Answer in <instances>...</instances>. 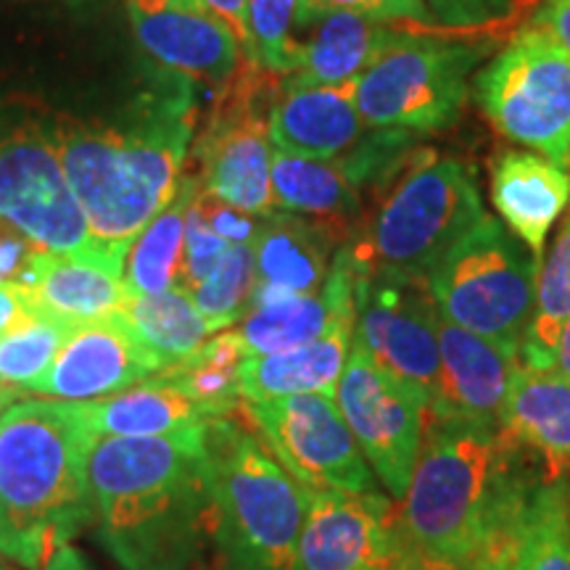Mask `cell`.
<instances>
[{"mask_svg":"<svg viewBox=\"0 0 570 570\" xmlns=\"http://www.w3.org/2000/svg\"><path fill=\"white\" fill-rule=\"evenodd\" d=\"M98 537L122 570H188L212 525L206 423L167 436H98Z\"/></svg>","mask_w":570,"mask_h":570,"instance_id":"cell-1","label":"cell"},{"mask_svg":"<svg viewBox=\"0 0 570 570\" xmlns=\"http://www.w3.org/2000/svg\"><path fill=\"white\" fill-rule=\"evenodd\" d=\"M544 473L537 458L502 428L425 412L402 525L410 547L454 562L481 558L515 520Z\"/></svg>","mask_w":570,"mask_h":570,"instance_id":"cell-2","label":"cell"},{"mask_svg":"<svg viewBox=\"0 0 570 570\" xmlns=\"http://www.w3.org/2000/svg\"><path fill=\"white\" fill-rule=\"evenodd\" d=\"M188 82L190 77L177 75L173 90L148 98L127 127L59 125L51 130L92 238L119 259L180 188L194 138Z\"/></svg>","mask_w":570,"mask_h":570,"instance_id":"cell-3","label":"cell"},{"mask_svg":"<svg viewBox=\"0 0 570 570\" xmlns=\"http://www.w3.org/2000/svg\"><path fill=\"white\" fill-rule=\"evenodd\" d=\"M80 402L21 399L0 415V554L42 570L92 523L90 449Z\"/></svg>","mask_w":570,"mask_h":570,"instance_id":"cell-4","label":"cell"},{"mask_svg":"<svg viewBox=\"0 0 570 570\" xmlns=\"http://www.w3.org/2000/svg\"><path fill=\"white\" fill-rule=\"evenodd\" d=\"M217 570H302L304 489L269 446L227 417L206 423Z\"/></svg>","mask_w":570,"mask_h":570,"instance_id":"cell-5","label":"cell"},{"mask_svg":"<svg viewBox=\"0 0 570 570\" xmlns=\"http://www.w3.org/2000/svg\"><path fill=\"white\" fill-rule=\"evenodd\" d=\"M541 259L497 217L481 219L428 275L441 317L518 360L537 302Z\"/></svg>","mask_w":570,"mask_h":570,"instance_id":"cell-6","label":"cell"},{"mask_svg":"<svg viewBox=\"0 0 570 570\" xmlns=\"http://www.w3.org/2000/svg\"><path fill=\"white\" fill-rule=\"evenodd\" d=\"M481 46L433 35L396 32L354 80V101L370 130L425 135L460 117L468 80L483 61Z\"/></svg>","mask_w":570,"mask_h":570,"instance_id":"cell-7","label":"cell"},{"mask_svg":"<svg viewBox=\"0 0 570 570\" xmlns=\"http://www.w3.org/2000/svg\"><path fill=\"white\" fill-rule=\"evenodd\" d=\"M483 217L487 206L470 164L423 161L383 202L360 244L373 267L428 277Z\"/></svg>","mask_w":570,"mask_h":570,"instance_id":"cell-8","label":"cell"},{"mask_svg":"<svg viewBox=\"0 0 570 570\" xmlns=\"http://www.w3.org/2000/svg\"><path fill=\"white\" fill-rule=\"evenodd\" d=\"M499 135L570 167V53L539 27H523L473 82Z\"/></svg>","mask_w":570,"mask_h":570,"instance_id":"cell-9","label":"cell"},{"mask_svg":"<svg viewBox=\"0 0 570 570\" xmlns=\"http://www.w3.org/2000/svg\"><path fill=\"white\" fill-rule=\"evenodd\" d=\"M0 219L40 252L75 256L122 275L125 259L92 238L51 130L21 127L0 135Z\"/></svg>","mask_w":570,"mask_h":570,"instance_id":"cell-10","label":"cell"},{"mask_svg":"<svg viewBox=\"0 0 570 570\" xmlns=\"http://www.w3.org/2000/svg\"><path fill=\"white\" fill-rule=\"evenodd\" d=\"M354 252V338L377 365L415 383L431 402L439 386V309L428 277L373 267L362 244Z\"/></svg>","mask_w":570,"mask_h":570,"instance_id":"cell-11","label":"cell"},{"mask_svg":"<svg viewBox=\"0 0 570 570\" xmlns=\"http://www.w3.org/2000/svg\"><path fill=\"white\" fill-rule=\"evenodd\" d=\"M336 404L377 483L402 502L425 436V391L383 370L354 338Z\"/></svg>","mask_w":570,"mask_h":570,"instance_id":"cell-12","label":"cell"},{"mask_svg":"<svg viewBox=\"0 0 570 570\" xmlns=\"http://www.w3.org/2000/svg\"><path fill=\"white\" fill-rule=\"evenodd\" d=\"M246 415L277 462L302 489L377 491V479L333 394L244 402Z\"/></svg>","mask_w":570,"mask_h":570,"instance_id":"cell-13","label":"cell"},{"mask_svg":"<svg viewBox=\"0 0 570 570\" xmlns=\"http://www.w3.org/2000/svg\"><path fill=\"white\" fill-rule=\"evenodd\" d=\"M259 80L252 69L240 71L227 85V96L209 119L194 148V173L206 194L235 209L267 219L275 214L273 151H269L267 122L256 114Z\"/></svg>","mask_w":570,"mask_h":570,"instance_id":"cell-14","label":"cell"},{"mask_svg":"<svg viewBox=\"0 0 570 570\" xmlns=\"http://www.w3.org/2000/svg\"><path fill=\"white\" fill-rule=\"evenodd\" d=\"M407 547L402 510L381 491L304 489L302 570H394Z\"/></svg>","mask_w":570,"mask_h":570,"instance_id":"cell-15","label":"cell"},{"mask_svg":"<svg viewBox=\"0 0 570 570\" xmlns=\"http://www.w3.org/2000/svg\"><path fill=\"white\" fill-rule=\"evenodd\" d=\"M161 370V362L140 344L122 315H111L77 325L30 391L63 402H96L138 386Z\"/></svg>","mask_w":570,"mask_h":570,"instance_id":"cell-16","label":"cell"},{"mask_svg":"<svg viewBox=\"0 0 570 570\" xmlns=\"http://www.w3.org/2000/svg\"><path fill=\"white\" fill-rule=\"evenodd\" d=\"M127 13L140 46L177 75L230 85L244 71L238 38L209 11L180 9L164 0H130Z\"/></svg>","mask_w":570,"mask_h":570,"instance_id":"cell-17","label":"cell"},{"mask_svg":"<svg viewBox=\"0 0 570 570\" xmlns=\"http://www.w3.org/2000/svg\"><path fill=\"white\" fill-rule=\"evenodd\" d=\"M515 367L491 341L439 315V386L428 412L499 428Z\"/></svg>","mask_w":570,"mask_h":570,"instance_id":"cell-18","label":"cell"},{"mask_svg":"<svg viewBox=\"0 0 570 570\" xmlns=\"http://www.w3.org/2000/svg\"><path fill=\"white\" fill-rule=\"evenodd\" d=\"M296 27H304L306 38L294 40L296 67L283 80L285 88L354 82L396 35L383 21L338 9L298 13Z\"/></svg>","mask_w":570,"mask_h":570,"instance_id":"cell-19","label":"cell"},{"mask_svg":"<svg viewBox=\"0 0 570 570\" xmlns=\"http://www.w3.org/2000/svg\"><path fill=\"white\" fill-rule=\"evenodd\" d=\"M32 317L85 325L119 315L130 291L122 275L75 256L35 252L24 275L13 285Z\"/></svg>","mask_w":570,"mask_h":570,"instance_id":"cell-20","label":"cell"},{"mask_svg":"<svg viewBox=\"0 0 570 570\" xmlns=\"http://www.w3.org/2000/svg\"><path fill=\"white\" fill-rule=\"evenodd\" d=\"M365 122L354 101V82L333 88H285L267 114L275 151L331 161L362 138Z\"/></svg>","mask_w":570,"mask_h":570,"instance_id":"cell-21","label":"cell"},{"mask_svg":"<svg viewBox=\"0 0 570 570\" xmlns=\"http://www.w3.org/2000/svg\"><path fill=\"white\" fill-rule=\"evenodd\" d=\"M491 204L508 230L541 259L547 235L570 206V173L539 154L508 151L491 169Z\"/></svg>","mask_w":570,"mask_h":570,"instance_id":"cell-22","label":"cell"},{"mask_svg":"<svg viewBox=\"0 0 570 570\" xmlns=\"http://www.w3.org/2000/svg\"><path fill=\"white\" fill-rule=\"evenodd\" d=\"M354 323L356 315H346L309 344L277 354L246 356L238 373L240 399L267 402L298 394L336 396L341 373L354 346Z\"/></svg>","mask_w":570,"mask_h":570,"instance_id":"cell-23","label":"cell"},{"mask_svg":"<svg viewBox=\"0 0 570 570\" xmlns=\"http://www.w3.org/2000/svg\"><path fill=\"white\" fill-rule=\"evenodd\" d=\"M508 436L529 449L550 479L568 475L570 465V381L560 373L515 367L502 423Z\"/></svg>","mask_w":570,"mask_h":570,"instance_id":"cell-24","label":"cell"},{"mask_svg":"<svg viewBox=\"0 0 570 570\" xmlns=\"http://www.w3.org/2000/svg\"><path fill=\"white\" fill-rule=\"evenodd\" d=\"M331 223H309L291 212H275L262 219L254 240L256 285L281 294H315L323 288L331 269L333 235Z\"/></svg>","mask_w":570,"mask_h":570,"instance_id":"cell-25","label":"cell"},{"mask_svg":"<svg viewBox=\"0 0 570 570\" xmlns=\"http://www.w3.org/2000/svg\"><path fill=\"white\" fill-rule=\"evenodd\" d=\"M80 404L96 436H167L183 428L209 423L194 399L161 375L114 396Z\"/></svg>","mask_w":570,"mask_h":570,"instance_id":"cell-26","label":"cell"},{"mask_svg":"<svg viewBox=\"0 0 570 570\" xmlns=\"http://www.w3.org/2000/svg\"><path fill=\"white\" fill-rule=\"evenodd\" d=\"M518 570H570L568 475H541L512 520Z\"/></svg>","mask_w":570,"mask_h":570,"instance_id":"cell-27","label":"cell"},{"mask_svg":"<svg viewBox=\"0 0 570 570\" xmlns=\"http://www.w3.org/2000/svg\"><path fill=\"white\" fill-rule=\"evenodd\" d=\"M119 315L164 370L196 354L214 333L194 298L177 288L164 294H130Z\"/></svg>","mask_w":570,"mask_h":570,"instance_id":"cell-28","label":"cell"},{"mask_svg":"<svg viewBox=\"0 0 570 570\" xmlns=\"http://www.w3.org/2000/svg\"><path fill=\"white\" fill-rule=\"evenodd\" d=\"M198 188L196 177H180V188L167 209L148 223L125 256L122 281L132 296L164 294L177 288L185 246V214Z\"/></svg>","mask_w":570,"mask_h":570,"instance_id":"cell-29","label":"cell"},{"mask_svg":"<svg viewBox=\"0 0 570 570\" xmlns=\"http://www.w3.org/2000/svg\"><path fill=\"white\" fill-rule=\"evenodd\" d=\"M273 194L281 212L336 225L360 212V196L341 164L273 151Z\"/></svg>","mask_w":570,"mask_h":570,"instance_id":"cell-30","label":"cell"},{"mask_svg":"<svg viewBox=\"0 0 570 570\" xmlns=\"http://www.w3.org/2000/svg\"><path fill=\"white\" fill-rule=\"evenodd\" d=\"M570 320V214L562 223L558 238L550 248V256L539 269L537 302H533L531 323L520 344L518 365L554 373L558 344L562 327Z\"/></svg>","mask_w":570,"mask_h":570,"instance_id":"cell-31","label":"cell"},{"mask_svg":"<svg viewBox=\"0 0 570 570\" xmlns=\"http://www.w3.org/2000/svg\"><path fill=\"white\" fill-rule=\"evenodd\" d=\"M246 356L248 354L244 344H240L238 333L230 331L223 333V336L209 338L196 354H190L188 360L177 362L173 367L161 370L159 375L175 383L183 394L194 399L209 420L227 417L244 402L240 399L238 373Z\"/></svg>","mask_w":570,"mask_h":570,"instance_id":"cell-32","label":"cell"},{"mask_svg":"<svg viewBox=\"0 0 570 570\" xmlns=\"http://www.w3.org/2000/svg\"><path fill=\"white\" fill-rule=\"evenodd\" d=\"M256 283L259 281H256L254 246H230L219 267L188 296L217 333L246 317V312L252 309Z\"/></svg>","mask_w":570,"mask_h":570,"instance_id":"cell-33","label":"cell"},{"mask_svg":"<svg viewBox=\"0 0 570 570\" xmlns=\"http://www.w3.org/2000/svg\"><path fill=\"white\" fill-rule=\"evenodd\" d=\"M75 327L61 320L32 317L30 323L0 336V383L30 391L53 365L61 344Z\"/></svg>","mask_w":570,"mask_h":570,"instance_id":"cell-34","label":"cell"},{"mask_svg":"<svg viewBox=\"0 0 570 570\" xmlns=\"http://www.w3.org/2000/svg\"><path fill=\"white\" fill-rule=\"evenodd\" d=\"M302 0H248L246 21L252 53L248 61L269 71L288 77L296 67V21Z\"/></svg>","mask_w":570,"mask_h":570,"instance_id":"cell-35","label":"cell"},{"mask_svg":"<svg viewBox=\"0 0 570 570\" xmlns=\"http://www.w3.org/2000/svg\"><path fill=\"white\" fill-rule=\"evenodd\" d=\"M436 30L483 32L508 24L525 9V0H423Z\"/></svg>","mask_w":570,"mask_h":570,"instance_id":"cell-36","label":"cell"},{"mask_svg":"<svg viewBox=\"0 0 570 570\" xmlns=\"http://www.w3.org/2000/svg\"><path fill=\"white\" fill-rule=\"evenodd\" d=\"M227 248H230V244L206 225V219L194 206V198H190L188 214H185V246L177 291L190 294L198 283H204L219 267V262L225 259Z\"/></svg>","mask_w":570,"mask_h":570,"instance_id":"cell-37","label":"cell"},{"mask_svg":"<svg viewBox=\"0 0 570 570\" xmlns=\"http://www.w3.org/2000/svg\"><path fill=\"white\" fill-rule=\"evenodd\" d=\"M354 11L383 24H410V27H436L428 13L423 0H302L298 13L309 11Z\"/></svg>","mask_w":570,"mask_h":570,"instance_id":"cell-38","label":"cell"},{"mask_svg":"<svg viewBox=\"0 0 570 570\" xmlns=\"http://www.w3.org/2000/svg\"><path fill=\"white\" fill-rule=\"evenodd\" d=\"M194 206L198 214L206 219V225L212 227L219 238L227 240L230 246H254L256 235L262 230V219L254 217V214H246L235 206L219 202L217 196L206 194L202 185L194 194Z\"/></svg>","mask_w":570,"mask_h":570,"instance_id":"cell-39","label":"cell"},{"mask_svg":"<svg viewBox=\"0 0 570 570\" xmlns=\"http://www.w3.org/2000/svg\"><path fill=\"white\" fill-rule=\"evenodd\" d=\"M35 252L40 248L32 240L0 219V285H17Z\"/></svg>","mask_w":570,"mask_h":570,"instance_id":"cell-40","label":"cell"},{"mask_svg":"<svg viewBox=\"0 0 570 570\" xmlns=\"http://www.w3.org/2000/svg\"><path fill=\"white\" fill-rule=\"evenodd\" d=\"M531 27H539L570 53V0H547L531 17Z\"/></svg>","mask_w":570,"mask_h":570,"instance_id":"cell-41","label":"cell"},{"mask_svg":"<svg viewBox=\"0 0 570 570\" xmlns=\"http://www.w3.org/2000/svg\"><path fill=\"white\" fill-rule=\"evenodd\" d=\"M202 6L230 27L248 59V53H252V38H248V21H246L248 0H202Z\"/></svg>","mask_w":570,"mask_h":570,"instance_id":"cell-42","label":"cell"},{"mask_svg":"<svg viewBox=\"0 0 570 570\" xmlns=\"http://www.w3.org/2000/svg\"><path fill=\"white\" fill-rule=\"evenodd\" d=\"M475 570H518L515 544H512V525L502 537L489 544V550L475 560Z\"/></svg>","mask_w":570,"mask_h":570,"instance_id":"cell-43","label":"cell"},{"mask_svg":"<svg viewBox=\"0 0 570 570\" xmlns=\"http://www.w3.org/2000/svg\"><path fill=\"white\" fill-rule=\"evenodd\" d=\"M32 315L24 309L13 285H0V336L17 331L19 325L30 323Z\"/></svg>","mask_w":570,"mask_h":570,"instance_id":"cell-44","label":"cell"},{"mask_svg":"<svg viewBox=\"0 0 570 570\" xmlns=\"http://www.w3.org/2000/svg\"><path fill=\"white\" fill-rule=\"evenodd\" d=\"M394 570H475V562L470 566V562L433 558V554L420 552V550H415V547H407Z\"/></svg>","mask_w":570,"mask_h":570,"instance_id":"cell-45","label":"cell"},{"mask_svg":"<svg viewBox=\"0 0 570 570\" xmlns=\"http://www.w3.org/2000/svg\"><path fill=\"white\" fill-rule=\"evenodd\" d=\"M42 570H92V566L77 550H71V547H63V550L56 552L51 562H48V566Z\"/></svg>","mask_w":570,"mask_h":570,"instance_id":"cell-46","label":"cell"},{"mask_svg":"<svg viewBox=\"0 0 570 570\" xmlns=\"http://www.w3.org/2000/svg\"><path fill=\"white\" fill-rule=\"evenodd\" d=\"M554 373H560L562 377L570 381V320L562 327V336L558 344V362H554Z\"/></svg>","mask_w":570,"mask_h":570,"instance_id":"cell-47","label":"cell"},{"mask_svg":"<svg viewBox=\"0 0 570 570\" xmlns=\"http://www.w3.org/2000/svg\"><path fill=\"white\" fill-rule=\"evenodd\" d=\"M164 3L180 6V9H196V11H206L202 6V0H164Z\"/></svg>","mask_w":570,"mask_h":570,"instance_id":"cell-48","label":"cell"},{"mask_svg":"<svg viewBox=\"0 0 570 570\" xmlns=\"http://www.w3.org/2000/svg\"><path fill=\"white\" fill-rule=\"evenodd\" d=\"M0 386H3V383H0ZM3 399H13V391H6V389H0V407H3Z\"/></svg>","mask_w":570,"mask_h":570,"instance_id":"cell-49","label":"cell"},{"mask_svg":"<svg viewBox=\"0 0 570 570\" xmlns=\"http://www.w3.org/2000/svg\"><path fill=\"white\" fill-rule=\"evenodd\" d=\"M568 497H570V479H568Z\"/></svg>","mask_w":570,"mask_h":570,"instance_id":"cell-50","label":"cell"}]
</instances>
